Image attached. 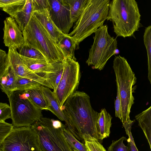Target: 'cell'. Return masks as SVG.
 <instances>
[{"label":"cell","instance_id":"1","mask_svg":"<svg viewBox=\"0 0 151 151\" xmlns=\"http://www.w3.org/2000/svg\"><path fill=\"white\" fill-rule=\"evenodd\" d=\"M61 109L70 124L77 139L84 144L82 136L87 134L99 140L96 129L99 113L92 107L88 94L83 91H76L66 100Z\"/></svg>","mask_w":151,"mask_h":151},{"label":"cell","instance_id":"2","mask_svg":"<svg viewBox=\"0 0 151 151\" xmlns=\"http://www.w3.org/2000/svg\"><path fill=\"white\" fill-rule=\"evenodd\" d=\"M140 17L135 0H113L110 2L107 19L112 22L117 36H133L139 27Z\"/></svg>","mask_w":151,"mask_h":151},{"label":"cell","instance_id":"3","mask_svg":"<svg viewBox=\"0 0 151 151\" xmlns=\"http://www.w3.org/2000/svg\"><path fill=\"white\" fill-rule=\"evenodd\" d=\"M22 33L24 44L38 50L48 63L62 62L65 58L56 42L32 14Z\"/></svg>","mask_w":151,"mask_h":151},{"label":"cell","instance_id":"4","mask_svg":"<svg viewBox=\"0 0 151 151\" xmlns=\"http://www.w3.org/2000/svg\"><path fill=\"white\" fill-rule=\"evenodd\" d=\"M109 0H88L84 10L70 34L79 47L80 43L95 33L107 19Z\"/></svg>","mask_w":151,"mask_h":151},{"label":"cell","instance_id":"5","mask_svg":"<svg viewBox=\"0 0 151 151\" xmlns=\"http://www.w3.org/2000/svg\"><path fill=\"white\" fill-rule=\"evenodd\" d=\"M113 67L115 74L117 91L119 92L121 106L120 120L124 127L134 122L130 120V109L134 103L132 93L137 78L127 60L119 55L115 57Z\"/></svg>","mask_w":151,"mask_h":151},{"label":"cell","instance_id":"6","mask_svg":"<svg viewBox=\"0 0 151 151\" xmlns=\"http://www.w3.org/2000/svg\"><path fill=\"white\" fill-rule=\"evenodd\" d=\"M63 124L55 125L52 119L42 117L31 126L36 133L41 151H73L62 132Z\"/></svg>","mask_w":151,"mask_h":151},{"label":"cell","instance_id":"7","mask_svg":"<svg viewBox=\"0 0 151 151\" xmlns=\"http://www.w3.org/2000/svg\"><path fill=\"white\" fill-rule=\"evenodd\" d=\"M8 98L14 127L31 126L42 117V110L32 102L25 90L14 91Z\"/></svg>","mask_w":151,"mask_h":151},{"label":"cell","instance_id":"8","mask_svg":"<svg viewBox=\"0 0 151 151\" xmlns=\"http://www.w3.org/2000/svg\"><path fill=\"white\" fill-rule=\"evenodd\" d=\"M107 25L99 27L95 32L93 42L89 50L86 63L93 69H103L109 59L116 52L117 41L109 34Z\"/></svg>","mask_w":151,"mask_h":151},{"label":"cell","instance_id":"9","mask_svg":"<svg viewBox=\"0 0 151 151\" xmlns=\"http://www.w3.org/2000/svg\"><path fill=\"white\" fill-rule=\"evenodd\" d=\"M2 151H41L35 131L32 126H13L5 139Z\"/></svg>","mask_w":151,"mask_h":151},{"label":"cell","instance_id":"10","mask_svg":"<svg viewBox=\"0 0 151 151\" xmlns=\"http://www.w3.org/2000/svg\"><path fill=\"white\" fill-rule=\"evenodd\" d=\"M63 62L62 76L54 92L61 108L66 100L76 91L80 78V65L78 62L66 57Z\"/></svg>","mask_w":151,"mask_h":151},{"label":"cell","instance_id":"11","mask_svg":"<svg viewBox=\"0 0 151 151\" xmlns=\"http://www.w3.org/2000/svg\"><path fill=\"white\" fill-rule=\"evenodd\" d=\"M48 10L51 19L63 33L68 34L73 26L70 18V10L66 0H48Z\"/></svg>","mask_w":151,"mask_h":151},{"label":"cell","instance_id":"12","mask_svg":"<svg viewBox=\"0 0 151 151\" xmlns=\"http://www.w3.org/2000/svg\"><path fill=\"white\" fill-rule=\"evenodd\" d=\"M7 56L10 66L16 75L34 80L42 86L53 89L46 79L34 73L26 66L20 58L17 50L9 48Z\"/></svg>","mask_w":151,"mask_h":151},{"label":"cell","instance_id":"13","mask_svg":"<svg viewBox=\"0 0 151 151\" xmlns=\"http://www.w3.org/2000/svg\"><path fill=\"white\" fill-rule=\"evenodd\" d=\"M4 22V43L9 48L17 50L24 44L22 31L15 20L12 17L6 18Z\"/></svg>","mask_w":151,"mask_h":151},{"label":"cell","instance_id":"14","mask_svg":"<svg viewBox=\"0 0 151 151\" xmlns=\"http://www.w3.org/2000/svg\"><path fill=\"white\" fill-rule=\"evenodd\" d=\"M42 87L47 101V110L51 111L61 120L65 121L67 129L76 137L73 129L62 110L54 92L47 87L42 86Z\"/></svg>","mask_w":151,"mask_h":151},{"label":"cell","instance_id":"15","mask_svg":"<svg viewBox=\"0 0 151 151\" xmlns=\"http://www.w3.org/2000/svg\"><path fill=\"white\" fill-rule=\"evenodd\" d=\"M18 54L26 66L32 71L38 75L41 74L43 75L53 72L58 63H51L45 59L29 58L22 56L19 53Z\"/></svg>","mask_w":151,"mask_h":151},{"label":"cell","instance_id":"16","mask_svg":"<svg viewBox=\"0 0 151 151\" xmlns=\"http://www.w3.org/2000/svg\"><path fill=\"white\" fill-rule=\"evenodd\" d=\"M39 22L56 42L63 34L55 24L49 15L47 10L32 13Z\"/></svg>","mask_w":151,"mask_h":151},{"label":"cell","instance_id":"17","mask_svg":"<svg viewBox=\"0 0 151 151\" xmlns=\"http://www.w3.org/2000/svg\"><path fill=\"white\" fill-rule=\"evenodd\" d=\"M112 117L105 109H102L99 115L96 124L97 136L99 140H102L109 136L111 126Z\"/></svg>","mask_w":151,"mask_h":151},{"label":"cell","instance_id":"18","mask_svg":"<svg viewBox=\"0 0 151 151\" xmlns=\"http://www.w3.org/2000/svg\"><path fill=\"white\" fill-rule=\"evenodd\" d=\"M32 12V0H26L24 6L10 17L14 19L22 31L28 23Z\"/></svg>","mask_w":151,"mask_h":151},{"label":"cell","instance_id":"19","mask_svg":"<svg viewBox=\"0 0 151 151\" xmlns=\"http://www.w3.org/2000/svg\"><path fill=\"white\" fill-rule=\"evenodd\" d=\"M58 46L63 52L65 58L68 57L76 60L75 51L79 48L72 36L63 34L57 42Z\"/></svg>","mask_w":151,"mask_h":151},{"label":"cell","instance_id":"20","mask_svg":"<svg viewBox=\"0 0 151 151\" xmlns=\"http://www.w3.org/2000/svg\"><path fill=\"white\" fill-rule=\"evenodd\" d=\"M135 118L143 130L151 149V106L136 115Z\"/></svg>","mask_w":151,"mask_h":151},{"label":"cell","instance_id":"21","mask_svg":"<svg viewBox=\"0 0 151 151\" xmlns=\"http://www.w3.org/2000/svg\"><path fill=\"white\" fill-rule=\"evenodd\" d=\"M42 86L33 87L26 90L28 97L32 102L38 109L47 110V103Z\"/></svg>","mask_w":151,"mask_h":151},{"label":"cell","instance_id":"22","mask_svg":"<svg viewBox=\"0 0 151 151\" xmlns=\"http://www.w3.org/2000/svg\"><path fill=\"white\" fill-rule=\"evenodd\" d=\"M16 75L9 66L0 80V87L2 91L9 97L15 91Z\"/></svg>","mask_w":151,"mask_h":151},{"label":"cell","instance_id":"23","mask_svg":"<svg viewBox=\"0 0 151 151\" xmlns=\"http://www.w3.org/2000/svg\"><path fill=\"white\" fill-rule=\"evenodd\" d=\"M88 0H66L70 10V18L73 24L82 13Z\"/></svg>","mask_w":151,"mask_h":151},{"label":"cell","instance_id":"24","mask_svg":"<svg viewBox=\"0 0 151 151\" xmlns=\"http://www.w3.org/2000/svg\"><path fill=\"white\" fill-rule=\"evenodd\" d=\"M64 68L63 61L58 62L53 72L45 74L42 76L52 86L54 92L56 91L61 79Z\"/></svg>","mask_w":151,"mask_h":151},{"label":"cell","instance_id":"25","mask_svg":"<svg viewBox=\"0 0 151 151\" xmlns=\"http://www.w3.org/2000/svg\"><path fill=\"white\" fill-rule=\"evenodd\" d=\"M62 130L67 142L73 151H89L85 145L77 139L63 124Z\"/></svg>","mask_w":151,"mask_h":151},{"label":"cell","instance_id":"26","mask_svg":"<svg viewBox=\"0 0 151 151\" xmlns=\"http://www.w3.org/2000/svg\"><path fill=\"white\" fill-rule=\"evenodd\" d=\"M40 83L34 80L16 75L15 82V91L26 90L34 87L42 86Z\"/></svg>","mask_w":151,"mask_h":151},{"label":"cell","instance_id":"27","mask_svg":"<svg viewBox=\"0 0 151 151\" xmlns=\"http://www.w3.org/2000/svg\"><path fill=\"white\" fill-rule=\"evenodd\" d=\"M26 0H0V8L10 16L22 6Z\"/></svg>","mask_w":151,"mask_h":151},{"label":"cell","instance_id":"28","mask_svg":"<svg viewBox=\"0 0 151 151\" xmlns=\"http://www.w3.org/2000/svg\"><path fill=\"white\" fill-rule=\"evenodd\" d=\"M144 44L147 56L148 78L151 84V26L146 27L143 36Z\"/></svg>","mask_w":151,"mask_h":151},{"label":"cell","instance_id":"29","mask_svg":"<svg viewBox=\"0 0 151 151\" xmlns=\"http://www.w3.org/2000/svg\"><path fill=\"white\" fill-rule=\"evenodd\" d=\"M17 50L20 55L26 57L46 60L44 56L38 50L27 45L24 44L22 46L18 48Z\"/></svg>","mask_w":151,"mask_h":151},{"label":"cell","instance_id":"30","mask_svg":"<svg viewBox=\"0 0 151 151\" xmlns=\"http://www.w3.org/2000/svg\"><path fill=\"white\" fill-rule=\"evenodd\" d=\"M82 138L89 151H106L96 139L87 134L83 135Z\"/></svg>","mask_w":151,"mask_h":151},{"label":"cell","instance_id":"31","mask_svg":"<svg viewBox=\"0 0 151 151\" xmlns=\"http://www.w3.org/2000/svg\"><path fill=\"white\" fill-rule=\"evenodd\" d=\"M13 126L12 124L5 122H0V151H2L4 141Z\"/></svg>","mask_w":151,"mask_h":151},{"label":"cell","instance_id":"32","mask_svg":"<svg viewBox=\"0 0 151 151\" xmlns=\"http://www.w3.org/2000/svg\"><path fill=\"white\" fill-rule=\"evenodd\" d=\"M127 140L125 137H122L116 141L112 140V143L108 148L107 151H128V146L123 143L124 141Z\"/></svg>","mask_w":151,"mask_h":151},{"label":"cell","instance_id":"33","mask_svg":"<svg viewBox=\"0 0 151 151\" xmlns=\"http://www.w3.org/2000/svg\"><path fill=\"white\" fill-rule=\"evenodd\" d=\"M9 66L7 53L0 49V80L6 72Z\"/></svg>","mask_w":151,"mask_h":151},{"label":"cell","instance_id":"34","mask_svg":"<svg viewBox=\"0 0 151 151\" xmlns=\"http://www.w3.org/2000/svg\"><path fill=\"white\" fill-rule=\"evenodd\" d=\"M32 2L33 12H41L48 9V0H32Z\"/></svg>","mask_w":151,"mask_h":151},{"label":"cell","instance_id":"35","mask_svg":"<svg viewBox=\"0 0 151 151\" xmlns=\"http://www.w3.org/2000/svg\"><path fill=\"white\" fill-rule=\"evenodd\" d=\"M11 111L10 106L5 103L0 102V122H5L11 118Z\"/></svg>","mask_w":151,"mask_h":151},{"label":"cell","instance_id":"36","mask_svg":"<svg viewBox=\"0 0 151 151\" xmlns=\"http://www.w3.org/2000/svg\"><path fill=\"white\" fill-rule=\"evenodd\" d=\"M133 123L130 124L124 127L127 134L129 138L127 139L128 142V151H138L136 147L132 135L131 129Z\"/></svg>","mask_w":151,"mask_h":151},{"label":"cell","instance_id":"37","mask_svg":"<svg viewBox=\"0 0 151 151\" xmlns=\"http://www.w3.org/2000/svg\"><path fill=\"white\" fill-rule=\"evenodd\" d=\"M115 109V116L119 118L120 119L121 118V106L119 92L117 91V95L116 99L114 102Z\"/></svg>","mask_w":151,"mask_h":151}]
</instances>
